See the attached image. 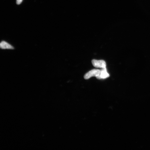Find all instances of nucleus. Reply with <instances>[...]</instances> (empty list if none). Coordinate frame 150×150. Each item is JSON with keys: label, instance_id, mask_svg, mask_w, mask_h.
Segmentation results:
<instances>
[{"label": "nucleus", "instance_id": "nucleus-3", "mask_svg": "<svg viewBox=\"0 0 150 150\" xmlns=\"http://www.w3.org/2000/svg\"><path fill=\"white\" fill-rule=\"evenodd\" d=\"M100 73L99 76H97V78L98 79H104L109 77V75L107 72L106 67L101 68Z\"/></svg>", "mask_w": 150, "mask_h": 150}, {"label": "nucleus", "instance_id": "nucleus-2", "mask_svg": "<svg viewBox=\"0 0 150 150\" xmlns=\"http://www.w3.org/2000/svg\"><path fill=\"white\" fill-rule=\"evenodd\" d=\"M92 63L93 66L96 68H103L106 67V63L103 60H97L94 59L92 60Z\"/></svg>", "mask_w": 150, "mask_h": 150}, {"label": "nucleus", "instance_id": "nucleus-4", "mask_svg": "<svg viewBox=\"0 0 150 150\" xmlns=\"http://www.w3.org/2000/svg\"><path fill=\"white\" fill-rule=\"evenodd\" d=\"M0 47L2 49L13 50L14 47L5 41H2L0 44Z\"/></svg>", "mask_w": 150, "mask_h": 150}, {"label": "nucleus", "instance_id": "nucleus-5", "mask_svg": "<svg viewBox=\"0 0 150 150\" xmlns=\"http://www.w3.org/2000/svg\"><path fill=\"white\" fill-rule=\"evenodd\" d=\"M23 0H17L16 2L17 5H20L22 3Z\"/></svg>", "mask_w": 150, "mask_h": 150}, {"label": "nucleus", "instance_id": "nucleus-1", "mask_svg": "<svg viewBox=\"0 0 150 150\" xmlns=\"http://www.w3.org/2000/svg\"><path fill=\"white\" fill-rule=\"evenodd\" d=\"M100 70L98 69H93L88 72L84 75V78L85 79H89L92 76H99L100 73Z\"/></svg>", "mask_w": 150, "mask_h": 150}]
</instances>
